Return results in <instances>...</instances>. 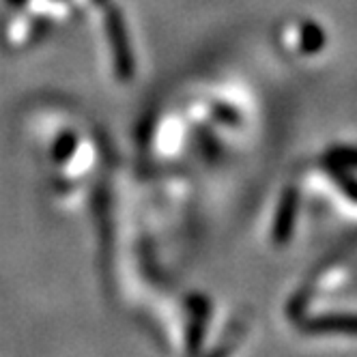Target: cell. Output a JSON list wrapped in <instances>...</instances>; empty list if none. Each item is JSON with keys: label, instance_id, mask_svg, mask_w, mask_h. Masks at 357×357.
Wrapping results in <instances>:
<instances>
[{"label": "cell", "instance_id": "obj_5", "mask_svg": "<svg viewBox=\"0 0 357 357\" xmlns=\"http://www.w3.org/2000/svg\"><path fill=\"white\" fill-rule=\"evenodd\" d=\"M327 160L338 164V166H344L349 170H357V149H353V146H336V149L329 151Z\"/></svg>", "mask_w": 357, "mask_h": 357}, {"label": "cell", "instance_id": "obj_1", "mask_svg": "<svg viewBox=\"0 0 357 357\" xmlns=\"http://www.w3.org/2000/svg\"><path fill=\"white\" fill-rule=\"evenodd\" d=\"M297 211H299V192H297V188L289 185L282 192V196H280L273 228H271V237H273L275 245H284V243L291 241Z\"/></svg>", "mask_w": 357, "mask_h": 357}, {"label": "cell", "instance_id": "obj_4", "mask_svg": "<svg viewBox=\"0 0 357 357\" xmlns=\"http://www.w3.org/2000/svg\"><path fill=\"white\" fill-rule=\"evenodd\" d=\"M299 45H301V52L303 54H317L323 50L325 45V33L319 24L314 22H305L301 26L299 33Z\"/></svg>", "mask_w": 357, "mask_h": 357}, {"label": "cell", "instance_id": "obj_3", "mask_svg": "<svg viewBox=\"0 0 357 357\" xmlns=\"http://www.w3.org/2000/svg\"><path fill=\"white\" fill-rule=\"evenodd\" d=\"M325 172L329 174V178H334L336 185L340 188V192L351 198L353 202H357V176H353V172L344 166H338L334 162H329L325 164Z\"/></svg>", "mask_w": 357, "mask_h": 357}, {"label": "cell", "instance_id": "obj_2", "mask_svg": "<svg viewBox=\"0 0 357 357\" xmlns=\"http://www.w3.org/2000/svg\"><path fill=\"white\" fill-rule=\"evenodd\" d=\"M312 334H357V314H327L303 325Z\"/></svg>", "mask_w": 357, "mask_h": 357}]
</instances>
